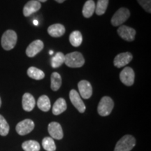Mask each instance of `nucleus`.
Masks as SVG:
<instances>
[{
	"label": "nucleus",
	"instance_id": "nucleus-1",
	"mask_svg": "<svg viewBox=\"0 0 151 151\" xmlns=\"http://www.w3.org/2000/svg\"><path fill=\"white\" fill-rule=\"evenodd\" d=\"M17 40L18 37L16 32L11 29L6 30L1 37V46L6 50H12L16 45Z\"/></svg>",
	"mask_w": 151,
	"mask_h": 151
},
{
	"label": "nucleus",
	"instance_id": "nucleus-2",
	"mask_svg": "<svg viewBox=\"0 0 151 151\" xmlns=\"http://www.w3.org/2000/svg\"><path fill=\"white\" fill-rule=\"evenodd\" d=\"M65 63L71 68H79L83 66L85 59L83 55L79 52H73L65 55Z\"/></svg>",
	"mask_w": 151,
	"mask_h": 151
},
{
	"label": "nucleus",
	"instance_id": "nucleus-3",
	"mask_svg": "<svg viewBox=\"0 0 151 151\" xmlns=\"http://www.w3.org/2000/svg\"><path fill=\"white\" fill-rule=\"evenodd\" d=\"M135 145L134 137L132 135H125L118 141L114 151H130Z\"/></svg>",
	"mask_w": 151,
	"mask_h": 151
},
{
	"label": "nucleus",
	"instance_id": "nucleus-4",
	"mask_svg": "<svg viewBox=\"0 0 151 151\" xmlns=\"http://www.w3.org/2000/svg\"><path fill=\"white\" fill-rule=\"evenodd\" d=\"M114 107V103L111 97H104L100 100L97 107L98 113L101 116H107L112 111Z\"/></svg>",
	"mask_w": 151,
	"mask_h": 151
},
{
	"label": "nucleus",
	"instance_id": "nucleus-5",
	"mask_svg": "<svg viewBox=\"0 0 151 151\" xmlns=\"http://www.w3.org/2000/svg\"><path fill=\"white\" fill-rule=\"evenodd\" d=\"M130 16V12L127 9L120 8L115 13L111 18V24L113 26H120L123 24Z\"/></svg>",
	"mask_w": 151,
	"mask_h": 151
},
{
	"label": "nucleus",
	"instance_id": "nucleus-6",
	"mask_svg": "<svg viewBox=\"0 0 151 151\" xmlns=\"http://www.w3.org/2000/svg\"><path fill=\"white\" fill-rule=\"evenodd\" d=\"M35 128V123L30 119H25L18 122L16 125V129L18 134L24 136L31 132Z\"/></svg>",
	"mask_w": 151,
	"mask_h": 151
},
{
	"label": "nucleus",
	"instance_id": "nucleus-7",
	"mask_svg": "<svg viewBox=\"0 0 151 151\" xmlns=\"http://www.w3.org/2000/svg\"><path fill=\"white\" fill-rule=\"evenodd\" d=\"M135 74L133 69L129 67L124 68L120 73V79L124 85L127 86H131L134 83Z\"/></svg>",
	"mask_w": 151,
	"mask_h": 151
},
{
	"label": "nucleus",
	"instance_id": "nucleus-8",
	"mask_svg": "<svg viewBox=\"0 0 151 151\" xmlns=\"http://www.w3.org/2000/svg\"><path fill=\"white\" fill-rule=\"evenodd\" d=\"M69 99H70L72 104L74 106L76 109L78 110L79 112L83 113L86 111V106L85 104L81 99L80 94L76 90H71L69 92Z\"/></svg>",
	"mask_w": 151,
	"mask_h": 151
},
{
	"label": "nucleus",
	"instance_id": "nucleus-9",
	"mask_svg": "<svg viewBox=\"0 0 151 151\" xmlns=\"http://www.w3.org/2000/svg\"><path fill=\"white\" fill-rule=\"evenodd\" d=\"M118 34L120 37L127 41L134 40L136 36V30L133 28L126 25L120 26L118 29Z\"/></svg>",
	"mask_w": 151,
	"mask_h": 151
},
{
	"label": "nucleus",
	"instance_id": "nucleus-10",
	"mask_svg": "<svg viewBox=\"0 0 151 151\" xmlns=\"http://www.w3.org/2000/svg\"><path fill=\"white\" fill-rule=\"evenodd\" d=\"M132 55L129 52H122L117 55L113 60V64L117 68H121L126 66L132 61Z\"/></svg>",
	"mask_w": 151,
	"mask_h": 151
},
{
	"label": "nucleus",
	"instance_id": "nucleus-11",
	"mask_svg": "<svg viewBox=\"0 0 151 151\" xmlns=\"http://www.w3.org/2000/svg\"><path fill=\"white\" fill-rule=\"evenodd\" d=\"M79 93L83 99H89L92 94V87L88 81H81L78 84Z\"/></svg>",
	"mask_w": 151,
	"mask_h": 151
},
{
	"label": "nucleus",
	"instance_id": "nucleus-12",
	"mask_svg": "<svg viewBox=\"0 0 151 151\" xmlns=\"http://www.w3.org/2000/svg\"><path fill=\"white\" fill-rule=\"evenodd\" d=\"M43 48V43L41 40H35L32 42L26 49V54L29 58H33L40 52Z\"/></svg>",
	"mask_w": 151,
	"mask_h": 151
},
{
	"label": "nucleus",
	"instance_id": "nucleus-13",
	"mask_svg": "<svg viewBox=\"0 0 151 151\" xmlns=\"http://www.w3.org/2000/svg\"><path fill=\"white\" fill-rule=\"evenodd\" d=\"M48 130L49 134H50V137L52 139H62L63 138V131H62V128L61 125L56 122H52L48 124Z\"/></svg>",
	"mask_w": 151,
	"mask_h": 151
},
{
	"label": "nucleus",
	"instance_id": "nucleus-14",
	"mask_svg": "<svg viewBox=\"0 0 151 151\" xmlns=\"http://www.w3.org/2000/svg\"><path fill=\"white\" fill-rule=\"evenodd\" d=\"M41 4L39 1L37 0H30L24 5L23 8V15L24 16L28 17L32 14L37 12L41 9Z\"/></svg>",
	"mask_w": 151,
	"mask_h": 151
},
{
	"label": "nucleus",
	"instance_id": "nucleus-15",
	"mask_svg": "<svg viewBox=\"0 0 151 151\" xmlns=\"http://www.w3.org/2000/svg\"><path fill=\"white\" fill-rule=\"evenodd\" d=\"M22 108L25 111H32L35 108L36 101L35 97L29 93H24L22 100Z\"/></svg>",
	"mask_w": 151,
	"mask_h": 151
},
{
	"label": "nucleus",
	"instance_id": "nucleus-16",
	"mask_svg": "<svg viewBox=\"0 0 151 151\" xmlns=\"http://www.w3.org/2000/svg\"><path fill=\"white\" fill-rule=\"evenodd\" d=\"M48 33L52 37H60L65 35V27L61 24H53L48 28Z\"/></svg>",
	"mask_w": 151,
	"mask_h": 151
},
{
	"label": "nucleus",
	"instance_id": "nucleus-17",
	"mask_svg": "<svg viewBox=\"0 0 151 151\" xmlns=\"http://www.w3.org/2000/svg\"><path fill=\"white\" fill-rule=\"evenodd\" d=\"M67 109V103L63 98H59L52 106V113L55 116L61 114Z\"/></svg>",
	"mask_w": 151,
	"mask_h": 151
},
{
	"label": "nucleus",
	"instance_id": "nucleus-18",
	"mask_svg": "<svg viewBox=\"0 0 151 151\" xmlns=\"http://www.w3.org/2000/svg\"><path fill=\"white\" fill-rule=\"evenodd\" d=\"M95 11V3L93 0H88L83 8V15L85 18H90Z\"/></svg>",
	"mask_w": 151,
	"mask_h": 151
},
{
	"label": "nucleus",
	"instance_id": "nucleus-19",
	"mask_svg": "<svg viewBox=\"0 0 151 151\" xmlns=\"http://www.w3.org/2000/svg\"><path fill=\"white\" fill-rule=\"evenodd\" d=\"M37 106L40 110L44 112H47L50 110L51 105H50V101L48 96H41L37 101Z\"/></svg>",
	"mask_w": 151,
	"mask_h": 151
},
{
	"label": "nucleus",
	"instance_id": "nucleus-20",
	"mask_svg": "<svg viewBox=\"0 0 151 151\" xmlns=\"http://www.w3.org/2000/svg\"><path fill=\"white\" fill-rule=\"evenodd\" d=\"M27 75L29 78L37 81L42 80L45 77L44 72L43 71H41V69L35 67H31L28 69Z\"/></svg>",
	"mask_w": 151,
	"mask_h": 151
},
{
	"label": "nucleus",
	"instance_id": "nucleus-21",
	"mask_svg": "<svg viewBox=\"0 0 151 151\" xmlns=\"http://www.w3.org/2000/svg\"><path fill=\"white\" fill-rule=\"evenodd\" d=\"M69 41L71 44L74 47L81 46L83 41V37L79 31H73L69 35Z\"/></svg>",
	"mask_w": 151,
	"mask_h": 151
},
{
	"label": "nucleus",
	"instance_id": "nucleus-22",
	"mask_svg": "<svg viewBox=\"0 0 151 151\" xmlns=\"http://www.w3.org/2000/svg\"><path fill=\"white\" fill-rule=\"evenodd\" d=\"M65 57L62 52H57L51 59V66L53 68H58L65 63Z\"/></svg>",
	"mask_w": 151,
	"mask_h": 151
},
{
	"label": "nucleus",
	"instance_id": "nucleus-23",
	"mask_svg": "<svg viewBox=\"0 0 151 151\" xmlns=\"http://www.w3.org/2000/svg\"><path fill=\"white\" fill-rule=\"evenodd\" d=\"M22 148L24 151H39L40 145L37 141L29 140L24 141L22 144Z\"/></svg>",
	"mask_w": 151,
	"mask_h": 151
},
{
	"label": "nucleus",
	"instance_id": "nucleus-24",
	"mask_svg": "<svg viewBox=\"0 0 151 151\" xmlns=\"http://www.w3.org/2000/svg\"><path fill=\"white\" fill-rule=\"evenodd\" d=\"M51 89L53 91H57L60 89L62 85V78L58 72H53L51 74Z\"/></svg>",
	"mask_w": 151,
	"mask_h": 151
},
{
	"label": "nucleus",
	"instance_id": "nucleus-25",
	"mask_svg": "<svg viewBox=\"0 0 151 151\" xmlns=\"http://www.w3.org/2000/svg\"><path fill=\"white\" fill-rule=\"evenodd\" d=\"M109 5V0H98L95 4V12L98 16L104 14Z\"/></svg>",
	"mask_w": 151,
	"mask_h": 151
},
{
	"label": "nucleus",
	"instance_id": "nucleus-26",
	"mask_svg": "<svg viewBox=\"0 0 151 151\" xmlns=\"http://www.w3.org/2000/svg\"><path fill=\"white\" fill-rule=\"evenodd\" d=\"M42 146L46 151H55L56 150L54 140L51 137H45L42 141Z\"/></svg>",
	"mask_w": 151,
	"mask_h": 151
},
{
	"label": "nucleus",
	"instance_id": "nucleus-27",
	"mask_svg": "<svg viewBox=\"0 0 151 151\" xmlns=\"http://www.w3.org/2000/svg\"><path fill=\"white\" fill-rule=\"evenodd\" d=\"M9 125L6 119L0 115V135L5 137L9 134Z\"/></svg>",
	"mask_w": 151,
	"mask_h": 151
},
{
	"label": "nucleus",
	"instance_id": "nucleus-28",
	"mask_svg": "<svg viewBox=\"0 0 151 151\" xmlns=\"http://www.w3.org/2000/svg\"><path fill=\"white\" fill-rule=\"evenodd\" d=\"M139 4L146 12L151 13V0H137Z\"/></svg>",
	"mask_w": 151,
	"mask_h": 151
},
{
	"label": "nucleus",
	"instance_id": "nucleus-29",
	"mask_svg": "<svg viewBox=\"0 0 151 151\" xmlns=\"http://www.w3.org/2000/svg\"><path fill=\"white\" fill-rule=\"evenodd\" d=\"M55 1H56L57 2H58V3H60V4H61V3H63L64 1H66V0H55Z\"/></svg>",
	"mask_w": 151,
	"mask_h": 151
},
{
	"label": "nucleus",
	"instance_id": "nucleus-30",
	"mask_svg": "<svg viewBox=\"0 0 151 151\" xmlns=\"http://www.w3.org/2000/svg\"><path fill=\"white\" fill-rule=\"evenodd\" d=\"M37 1H39V2H46V1H47V0H37Z\"/></svg>",
	"mask_w": 151,
	"mask_h": 151
},
{
	"label": "nucleus",
	"instance_id": "nucleus-31",
	"mask_svg": "<svg viewBox=\"0 0 151 151\" xmlns=\"http://www.w3.org/2000/svg\"><path fill=\"white\" fill-rule=\"evenodd\" d=\"M34 24H35V25H37V24H38V22H37L36 20H34Z\"/></svg>",
	"mask_w": 151,
	"mask_h": 151
},
{
	"label": "nucleus",
	"instance_id": "nucleus-32",
	"mask_svg": "<svg viewBox=\"0 0 151 151\" xmlns=\"http://www.w3.org/2000/svg\"><path fill=\"white\" fill-rule=\"evenodd\" d=\"M49 54L52 55L53 54V51H52V50H50V51H49Z\"/></svg>",
	"mask_w": 151,
	"mask_h": 151
},
{
	"label": "nucleus",
	"instance_id": "nucleus-33",
	"mask_svg": "<svg viewBox=\"0 0 151 151\" xmlns=\"http://www.w3.org/2000/svg\"><path fill=\"white\" fill-rule=\"evenodd\" d=\"M1 98H0V107H1Z\"/></svg>",
	"mask_w": 151,
	"mask_h": 151
}]
</instances>
